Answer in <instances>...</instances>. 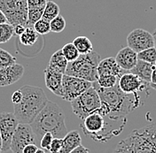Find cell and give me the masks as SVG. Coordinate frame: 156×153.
I'll return each instance as SVG.
<instances>
[{"instance_id":"1","label":"cell","mask_w":156,"mask_h":153,"mask_svg":"<svg viewBox=\"0 0 156 153\" xmlns=\"http://www.w3.org/2000/svg\"><path fill=\"white\" fill-rule=\"evenodd\" d=\"M92 87L98 91L101 101V107L98 113L110 120H120L125 119L126 115L143 105V101L137 93H124L118 83L113 88L104 89L98 86L97 82H94Z\"/></svg>"},{"instance_id":"2","label":"cell","mask_w":156,"mask_h":153,"mask_svg":"<svg viewBox=\"0 0 156 153\" xmlns=\"http://www.w3.org/2000/svg\"><path fill=\"white\" fill-rule=\"evenodd\" d=\"M30 126L37 142H40L42 136L46 133H51L57 138H63L68 133L63 110L51 101H48Z\"/></svg>"},{"instance_id":"3","label":"cell","mask_w":156,"mask_h":153,"mask_svg":"<svg viewBox=\"0 0 156 153\" xmlns=\"http://www.w3.org/2000/svg\"><path fill=\"white\" fill-rule=\"evenodd\" d=\"M19 89L22 93V99L19 104L13 105V114L19 123L31 124L48 103V98L39 87L25 85Z\"/></svg>"},{"instance_id":"4","label":"cell","mask_w":156,"mask_h":153,"mask_svg":"<svg viewBox=\"0 0 156 153\" xmlns=\"http://www.w3.org/2000/svg\"><path fill=\"white\" fill-rule=\"evenodd\" d=\"M112 153H156V123L133 130Z\"/></svg>"},{"instance_id":"5","label":"cell","mask_w":156,"mask_h":153,"mask_svg":"<svg viewBox=\"0 0 156 153\" xmlns=\"http://www.w3.org/2000/svg\"><path fill=\"white\" fill-rule=\"evenodd\" d=\"M99 61L100 56L94 50L88 54H80L76 60L68 62L64 75L81 78L90 82H97Z\"/></svg>"},{"instance_id":"6","label":"cell","mask_w":156,"mask_h":153,"mask_svg":"<svg viewBox=\"0 0 156 153\" xmlns=\"http://www.w3.org/2000/svg\"><path fill=\"white\" fill-rule=\"evenodd\" d=\"M83 120V123L80 125L82 130L95 141L105 143L112 136L116 135L114 132L108 131V124L105 121L104 117L98 112L88 115Z\"/></svg>"},{"instance_id":"7","label":"cell","mask_w":156,"mask_h":153,"mask_svg":"<svg viewBox=\"0 0 156 153\" xmlns=\"http://www.w3.org/2000/svg\"><path fill=\"white\" fill-rule=\"evenodd\" d=\"M72 111L81 120H84L88 115L98 112L101 107V101L98 91L90 87L83 94L71 102Z\"/></svg>"},{"instance_id":"8","label":"cell","mask_w":156,"mask_h":153,"mask_svg":"<svg viewBox=\"0 0 156 153\" xmlns=\"http://www.w3.org/2000/svg\"><path fill=\"white\" fill-rule=\"evenodd\" d=\"M0 11L5 14L7 22L13 27L21 24L27 28V0H0Z\"/></svg>"},{"instance_id":"9","label":"cell","mask_w":156,"mask_h":153,"mask_svg":"<svg viewBox=\"0 0 156 153\" xmlns=\"http://www.w3.org/2000/svg\"><path fill=\"white\" fill-rule=\"evenodd\" d=\"M92 87V82L85 81L77 77L70 76L64 75L62 79L63 96L62 98L65 101L72 102L77 96L86 91L88 89Z\"/></svg>"},{"instance_id":"10","label":"cell","mask_w":156,"mask_h":153,"mask_svg":"<svg viewBox=\"0 0 156 153\" xmlns=\"http://www.w3.org/2000/svg\"><path fill=\"white\" fill-rule=\"evenodd\" d=\"M37 142V136L30 124L19 123L12 138L10 151L12 153H22L23 149L27 145L36 144Z\"/></svg>"},{"instance_id":"11","label":"cell","mask_w":156,"mask_h":153,"mask_svg":"<svg viewBox=\"0 0 156 153\" xmlns=\"http://www.w3.org/2000/svg\"><path fill=\"white\" fill-rule=\"evenodd\" d=\"M18 125L19 121L13 113H0V135L3 143V152L10 151L12 138Z\"/></svg>"},{"instance_id":"12","label":"cell","mask_w":156,"mask_h":153,"mask_svg":"<svg viewBox=\"0 0 156 153\" xmlns=\"http://www.w3.org/2000/svg\"><path fill=\"white\" fill-rule=\"evenodd\" d=\"M127 44L136 53L155 46L153 34L142 29H134L128 35Z\"/></svg>"},{"instance_id":"13","label":"cell","mask_w":156,"mask_h":153,"mask_svg":"<svg viewBox=\"0 0 156 153\" xmlns=\"http://www.w3.org/2000/svg\"><path fill=\"white\" fill-rule=\"evenodd\" d=\"M150 83L142 81L139 77L132 73L122 74L119 78L118 85L122 92L127 94L137 93L142 91H147Z\"/></svg>"},{"instance_id":"14","label":"cell","mask_w":156,"mask_h":153,"mask_svg":"<svg viewBox=\"0 0 156 153\" xmlns=\"http://www.w3.org/2000/svg\"><path fill=\"white\" fill-rule=\"evenodd\" d=\"M24 74V67L20 64L0 68V87H6L17 82Z\"/></svg>"},{"instance_id":"15","label":"cell","mask_w":156,"mask_h":153,"mask_svg":"<svg viewBox=\"0 0 156 153\" xmlns=\"http://www.w3.org/2000/svg\"><path fill=\"white\" fill-rule=\"evenodd\" d=\"M63 74L46 67L44 70V81L45 85L49 90H51L54 95L62 97L63 96V88H62V79Z\"/></svg>"},{"instance_id":"16","label":"cell","mask_w":156,"mask_h":153,"mask_svg":"<svg viewBox=\"0 0 156 153\" xmlns=\"http://www.w3.org/2000/svg\"><path fill=\"white\" fill-rule=\"evenodd\" d=\"M115 58L117 64L124 71H130L138 60L137 53L129 46L121 49Z\"/></svg>"},{"instance_id":"17","label":"cell","mask_w":156,"mask_h":153,"mask_svg":"<svg viewBox=\"0 0 156 153\" xmlns=\"http://www.w3.org/2000/svg\"><path fill=\"white\" fill-rule=\"evenodd\" d=\"M123 70L117 64L116 60L114 57L104 58L99 61L98 66V76L104 75H113L117 77H121Z\"/></svg>"},{"instance_id":"18","label":"cell","mask_w":156,"mask_h":153,"mask_svg":"<svg viewBox=\"0 0 156 153\" xmlns=\"http://www.w3.org/2000/svg\"><path fill=\"white\" fill-rule=\"evenodd\" d=\"M82 144V138L77 130L68 132L62 138V147L59 153H70L74 149Z\"/></svg>"},{"instance_id":"19","label":"cell","mask_w":156,"mask_h":153,"mask_svg":"<svg viewBox=\"0 0 156 153\" xmlns=\"http://www.w3.org/2000/svg\"><path fill=\"white\" fill-rule=\"evenodd\" d=\"M154 66L155 65H153V64H150V63H147L143 60L138 59L136 66L130 70V73L137 75L142 81L146 82L147 83H150L152 72L154 70Z\"/></svg>"},{"instance_id":"20","label":"cell","mask_w":156,"mask_h":153,"mask_svg":"<svg viewBox=\"0 0 156 153\" xmlns=\"http://www.w3.org/2000/svg\"><path fill=\"white\" fill-rule=\"evenodd\" d=\"M68 61L67 60V58L64 57L62 50L60 49L51 55L49 61L48 67L64 75L68 67Z\"/></svg>"},{"instance_id":"21","label":"cell","mask_w":156,"mask_h":153,"mask_svg":"<svg viewBox=\"0 0 156 153\" xmlns=\"http://www.w3.org/2000/svg\"><path fill=\"white\" fill-rule=\"evenodd\" d=\"M38 37L39 35L36 32V30L31 27H28L20 36L19 40L20 43L25 46H33L38 40Z\"/></svg>"},{"instance_id":"22","label":"cell","mask_w":156,"mask_h":153,"mask_svg":"<svg viewBox=\"0 0 156 153\" xmlns=\"http://www.w3.org/2000/svg\"><path fill=\"white\" fill-rule=\"evenodd\" d=\"M74 45L76 47L80 54H88L93 50V46L90 40L83 36L78 37L73 42Z\"/></svg>"},{"instance_id":"23","label":"cell","mask_w":156,"mask_h":153,"mask_svg":"<svg viewBox=\"0 0 156 153\" xmlns=\"http://www.w3.org/2000/svg\"><path fill=\"white\" fill-rule=\"evenodd\" d=\"M58 15H59V6L52 0H47V3L44 9L42 19L51 21Z\"/></svg>"},{"instance_id":"24","label":"cell","mask_w":156,"mask_h":153,"mask_svg":"<svg viewBox=\"0 0 156 153\" xmlns=\"http://www.w3.org/2000/svg\"><path fill=\"white\" fill-rule=\"evenodd\" d=\"M119 82V77L113 75H104L98 76L97 80V83L98 86L104 89H109L115 86Z\"/></svg>"},{"instance_id":"25","label":"cell","mask_w":156,"mask_h":153,"mask_svg":"<svg viewBox=\"0 0 156 153\" xmlns=\"http://www.w3.org/2000/svg\"><path fill=\"white\" fill-rule=\"evenodd\" d=\"M14 36L13 26L8 22L0 24V43H5Z\"/></svg>"},{"instance_id":"26","label":"cell","mask_w":156,"mask_h":153,"mask_svg":"<svg viewBox=\"0 0 156 153\" xmlns=\"http://www.w3.org/2000/svg\"><path fill=\"white\" fill-rule=\"evenodd\" d=\"M44 7L41 8H28V19H27V28H33L34 24L42 19Z\"/></svg>"},{"instance_id":"27","label":"cell","mask_w":156,"mask_h":153,"mask_svg":"<svg viewBox=\"0 0 156 153\" xmlns=\"http://www.w3.org/2000/svg\"><path fill=\"white\" fill-rule=\"evenodd\" d=\"M61 50H62L64 57L67 58L68 62H72L76 60L80 56V53L78 52L77 49L74 45L73 43H68L67 44H65L62 47Z\"/></svg>"},{"instance_id":"28","label":"cell","mask_w":156,"mask_h":153,"mask_svg":"<svg viewBox=\"0 0 156 153\" xmlns=\"http://www.w3.org/2000/svg\"><path fill=\"white\" fill-rule=\"evenodd\" d=\"M137 58L145 62L155 65L156 62V47L146 49L140 52H137Z\"/></svg>"},{"instance_id":"29","label":"cell","mask_w":156,"mask_h":153,"mask_svg":"<svg viewBox=\"0 0 156 153\" xmlns=\"http://www.w3.org/2000/svg\"><path fill=\"white\" fill-rule=\"evenodd\" d=\"M14 64H16V57L7 50L0 48V68L10 67Z\"/></svg>"},{"instance_id":"30","label":"cell","mask_w":156,"mask_h":153,"mask_svg":"<svg viewBox=\"0 0 156 153\" xmlns=\"http://www.w3.org/2000/svg\"><path fill=\"white\" fill-rule=\"evenodd\" d=\"M50 26H51V32L60 33L66 28V20L63 16L59 14L56 18H54L52 20L50 21Z\"/></svg>"},{"instance_id":"31","label":"cell","mask_w":156,"mask_h":153,"mask_svg":"<svg viewBox=\"0 0 156 153\" xmlns=\"http://www.w3.org/2000/svg\"><path fill=\"white\" fill-rule=\"evenodd\" d=\"M33 29L36 30V32L41 35V36H44L46 34H48L51 31V26H50V21L45 20L44 19H39L38 21H37L34 26Z\"/></svg>"},{"instance_id":"32","label":"cell","mask_w":156,"mask_h":153,"mask_svg":"<svg viewBox=\"0 0 156 153\" xmlns=\"http://www.w3.org/2000/svg\"><path fill=\"white\" fill-rule=\"evenodd\" d=\"M53 138H54L53 134H51V133H46V134H44L42 136L41 140H40V147H41V149L44 150L45 151H48L49 147H50V145L51 144Z\"/></svg>"},{"instance_id":"33","label":"cell","mask_w":156,"mask_h":153,"mask_svg":"<svg viewBox=\"0 0 156 153\" xmlns=\"http://www.w3.org/2000/svg\"><path fill=\"white\" fill-rule=\"evenodd\" d=\"M47 0H27L28 8H41L44 7Z\"/></svg>"},{"instance_id":"34","label":"cell","mask_w":156,"mask_h":153,"mask_svg":"<svg viewBox=\"0 0 156 153\" xmlns=\"http://www.w3.org/2000/svg\"><path fill=\"white\" fill-rule=\"evenodd\" d=\"M11 99H12V103L13 105L19 104L20 102L21 101V99H22V93H21V91H20V89H17L16 91H14V92L12 94Z\"/></svg>"},{"instance_id":"35","label":"cell","mask_w":156,"mask_h":153,"mask_svg":"<svg viewBox=\"0 0 156 153\" xmlns=\"http://www.w3.org/2000/svg\"><path fill=\"white\" fill-rule=\"evenodd\" d=\"M38 150V147L37 146L36 144H31L27 145L23 151H22V153H36V151Z\"/></svg>"},{"instance_id":"36","label":"cell","mask_w":156,"mask_h":153,"mask_svg":"<svg viewBox=\"0 0 156 153\" xmlns=\"http://www.w3.org/2000/svg\"><path fill=\"white\" fill-rule=\"evenodd\" d=\"M25 29H26V27H25V26H23V25H21V24H19V25L14 26V27H13L14 35L20 37V35L25 31Z\"/></svg>"},{"instance_id":"37","label":"cell","mask_w":156,"mask_h":153,"mask_svg":"<svg viewBox=\"0 0 156 153\" xmlns=\"http://www.w3.org/2000/svg\"><path fill=\"white\" fill-rule=\"evenodd\" d=\"M70 153H90L89 150L87 148H85L84 146H83L82 144L76 147V149H74Z\"/></svg>"},{"instance_id":"38","label":"cell","mask_w":156,"mask_h":153,"mask_svg":"<svg viewBox=\"0 0 156 153\" xmlns=\"http://www.w3.org/2000/svg\"><path fill=\"white\" fill-rule=\"evenodd\" d=\"M152 84H156V66L154 67V70L152 72V76H151V82Z\"/></svg>"},{"instance_id":"39","label":"cell","mask_w":156,"mask_h":153,"mask_svg":"<svg viewBox=\"0 0 156 153\" xmlns=\"http://www.w3.org/2000/svg\"><path fill=\"white\" fill-rule=\"evenodd\" d=\"M7 22V19L5 18V14L0 11V24H3V23H6Z\"/></svg>"},{"instance_id":"40","label":"cell","mask_w":156,"mask_h":153,"mask_svg":"<svg viewBox=\"0 0 156 153\" xmlns=\"http://www.w3.org/2000/svg\"><path fill=\"white\" fill-rule=\"evenodd\" d=\"M3 152V143H2V138L0 135V153Z\"/></svg>"},{"instance_id":"41","label":"cell","mask_w":156,"mask_h":153,"mask_svg":"<svg viewBox=\"0 0 156 153\" xmlns=\"http://www.w3.org/2000/svg\"><path fill=\"white\" fill-rule=\"evenodd\" d=\"M36 153H46V152H45V151H44V150H43V149H38V150L36 151Z\"/></svg>"},{"instance_id":"42","label":"cell","mask_w":156,"mask_h":153,"mask_svg":"<svg viewBox=\"0 0 156 153\" xmlns=\"http://www.w3.org/2000/svg\"><path fill=\"white\" fill-rule=\"evenodd\" d=\"M153 37H154V43H155V47H156V29L154 30V32L153 33Z\"/></svg>"},{"instance_id":"43","label":"cell","mask_w":156,"mask_h":153,"mask_svg":"<svg viewBox=\"0 0 156 153\" xmlns=\"http://www.w3.org/2000/svg\"><path fill=\"white\" fill-rule=\"evenodd\" d=\"M149 86H150V88H152V89H155L156 90V84H152V83H150Z\"/></svg>"},{"instance_id":"44","label":"cell","mask_w":156,"mask_h":153,"mask_svg":"<svg viewBox=\"0 0 156 153\" xmlns=\"http://www.w3.org/2000/svg\"><path fill=\"white\" fill-rule=\"evenodd\" d=\"M155 66H156V62H155Z\"/></svg>"}]
</instances>
